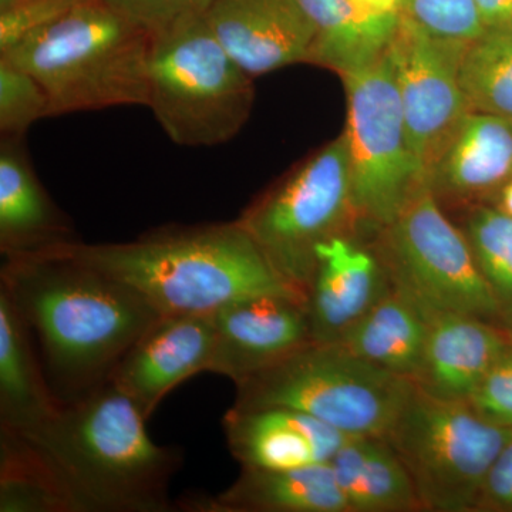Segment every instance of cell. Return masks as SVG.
<instances>
[{
	"mask_svg": "<svg viewBox=\"0 0 512 512\" xmlns=\"http://www.w3.org/2000/svg\"><path fill=\"white\" fill-rule=\"evenodd\" d=\"M467 45L431 36L399 16L387 50L407 136L426 183L441 151L470 111L460 84Z\"/></svg>",
	"mask_w": 512,
	"mask_h": 512,
	"instance_id": "obj_11",
	"label": "cell"
},
{
	"mask_svg": "<svg viewBox=\"0 0 512 512\" xmlns=\"http://www.w3.org/2000/svg\"><path fill=\"white\" fill-rule=\"evenodd\" d=\"M477 512H512V437L484 478Z\"/></svg>",
	"mask_w": 512,
	"mask_h": 512,
	"instance_id": "obj_33",
	"label": "cell"
},
{
	"mask_svg": "<svg viewBox=\"0 0 512 512\" xmlns=\"http://www.w3.org/2000/svg\"><path fill=\"white\" fill-rule=\"evenodd\" d=\"M359 2L384 13H397L400 5V0H359Z\"/></svg>",
	"mask_w": 512,
	"mask_h": 512,
	"instance_id": "obj_36",
	"label": "cell"
},
{
	"mask_svg": "<svg viewBox=\"0 0 512 512\" xmlns=\"http://www.w3.org/2000/svg\"><path fill=\"white\" fill-rule=\"evenodd\" d=\"M394 288L427 315L458 313L501 326L504 311L460 227L424 185L389 225L367 239Z\"/></svg>",
	"mask_w": 512,
	"mask_h": 512,
	"instance_id": "obj_9",
	"label": "cell"
},
{
	"mask_svg": "<svg viewBox=\"0 0 512 512\" xmlns=\"http://www.w3.org/2000/svg\"><path fill=\"white\" fill-rule=\"evenodd\" d=\"M43 252L99 269L140 293L161 315L212 316L256 295L303 298L276 274L238 220L168 225L117 244L76 239L37 254Z\"/></svg>",
	"mask_w": 512,
	"mask_h": 512,
	"instance_id": "obj_2",
	"label": "cell"
},
{
	"mask_svg": "<svg viewBox=\"0 0 512 512\" xmlns=\"http://www.w3.org/2000/svg\"><path fill=\"white\" fill-rule=\"evenodd\" d=\"M312 23L309 62L340 77L365 69L389 50L399 13H384L359 0H296Z\"/></svg>",
	"mask_w": 512,
	"mask_h": 512,
	"instance_id": "obj_21",
	"label": "cell"
},
{
	"mask_svg": "<svg viewBox=\"0 0 512 512\" xmlns=\"http://www.w3.org/2000/svg\"><path fill=\"white\" fill-rule=\"evenodd\" d=\"M235 387L231 409L285 407L348 436L382 439L414 383L360 359L339 343L311 342Z\"/></svg>",
	"mask_w": 512,
	"mask_h": 512,
	"instance_id": "obj_6",
	"label": "cell"
},
{
	"mask_svg": "<svg viewBox=\"0 0 512 512\" xmlns=\"http://www.w3.org/2000/svg\"><path fill=\"white\" fill-rule=\"evenodd\" d=\"M501 328L505 330L508 338L512 340V313L511 315L505 316L503 323H501Z\"/></svg>",
	"mask_w": 512,
	"mask_h": 512,
	"instance_id": "obj_37",
	"label": "cell"
},
{
	"mask_svg": "<svg viewBox=\"0 0 512 512\" xmlns=\"http://www.w3.org/2000/svg\"><path fill=\"white\" fill-rule=\"evenodd\" d=\"M25 138L0 143V251L29 255L76 241L72 221L53 202L30 163Z\"/></svg>",
	"mask_w": 512,
	"mask_h": 512,
	"instance_id": "obj_20",
	"label": "cell"
},
{
	"mask_svg": "<svg viewBox=\"0 0 512 512\" xmlns=\"http://www.w3.org/2000/svg\"><path fill=\"white\" fill-rule=\"evenodd\" d=\"M348 99L353 205L359 237L369 239L427 185L414 157L389 53L342 77Z\"/></svg>",
	"mask_w": 512,
	"mask_h": 512,
	"instance_id": "obj_10",
	"label": "cell"
},
{
	"mask_svg": "<svg viewBox=\"0 0 512 512\" xmlns=\"http://www.w3.org/2000/svg\"><path fill=\"white\" fill-rule=\"evenodd\" d=\"M205 19L228 55L254 79L309 62L315 32L296 0H214Z\"/></svg>",
	"mask_w": 512,
	"mask_h": 512,
	"instance_id": "obj_14",
	"label": "cell"
},
{
	"mask_svg": "<svg viewBox=\"0 0 512 512\" xmlns=\"http://www.w3.org/2000/svg\"><path fill=\"white\" fill-rule=\"evenodd\" d=\"M487 28L512 25V0H477Z\"/></svg>",
	"mask_w": 512,
	"mask_h": 512,
	"instance_id": "obj_34",
	"label": "cell"
},
{
	"mask_svg": "<svg viewBox=\"0 0 512 512\" xmlns=\"http://www.w3.org/2000/svg\"><path fill=\"white\" fill-rule=\"evenodd\" d=\"M460 214L457 225L505 318L512 313V218L490 204L474 205Z\"/></svg>",
	"mask_w": 512,
	"mask_h": 512,
	"instance_id": "obj_27",
	"label": "cell"
},
{
	"mask_svg": "<svg viewBox=\"0 0 512 512\" xmlns=\"http://www.w3.org/2000/svg\"><path fill=\"white\" fill-rule=\"evenodd\" d=\"M460 84L470 111L512 120V25L485 28L468 43Z\"/></svg>",
	"mask_w": 512,
	"mask_h": 512,
	"instance_id": "obj_26",
	"label": "cell"
},
{
	"mask_svg": "<svg viewBox=\"0 0 512 512\" xmlns=\"http://www.w3.org/2000/svg\"><path fill=\"white\" fill-rule=\"evenodd\" d=\"M390 289L389 275L367 239L339 235L320 245L306 293L313 340L338 343Z\"/></svg>",
	"mask_w": 512,
	"mask_h": 512,
	"instance_id": "obj_15",
	"label": "cell"
},
{
	"mask_svg": "<svg viewBox=\"0 0 512 512\" xmlns=\"http://www.w3.org/2000/svg\"><path fill=\"white\" fill-rule=\"evenodd\" d=\"M23 2V0H0V10L8 9L10 6L16 5V3Z\"/></svg>",
	"mask_w": 512,
	"mask_h": 512,
	"instance_id": "obj_38",
	"label": "cell"
},
{
	"mask_svg": "<svg viewBox=\"0 0 512 512\" xmlns=\"http://www.w3.org/2000/svg\"><path fill=\"white\" fill-rule=\"evenodd\" d=\"M215 352L211 373L234 384L292 355L312 338L305 299L296 295H256L215 312Z\"/></svg>",
	"mask_w": 512,
	"mask_h": 512,
	"instance_id": "obj_12",
	"label": "cell"
},
{
	"mask_svg": "<svg viewBox=\"0 0 512 512\" xmlns=\"http://www.w3.org/2000/svg\"><path fill=\"white\" fill-rule=\"evenodd\" d=\"M50 117L47 94L32 74L0 56V133L25 138L36 121Z\"/></svg>",
	"mask_w": 512,
	"mask_h": 512,
	"instance_id": "obj_28",
	"label": "cell"
},
{
	"mask_svg": "<svg viewBox=\"0 0 512 512\" xmlns=\"http://www.w3.org/2000/svg\"><path fill=\"white\" fill-rule=\"evenodd\" d=\"M494 205L512 218V178L501 190Z\"/></svg>",
	"mask_w": 512,
	"mask_h": 512,
	"instance_id": "obj_35",
	"label": "cell"
},
{
	"mask_svg": "<svg viewBox=\"0 0 512 512\" xmlns=\"http://www.w3.org/2000/svg\"><path fill=\"white\" fill-rule=\"evenodd\" d=\"M32 346V332L0 292V426L30 434L62 409Z\"/></svg>",
	"mask_w": 512,
	"mask_h": 512,
	"instance_id": "obj_22",
	"label": "cell"
},
{
	"mask_svg": "<svg viewBox=\"0 0 512 512\" xmlns=\"http://www.w3.org/2000/svg\"><path fill=\"white\" fill-rule=\"evenodd\" d=\"M147 420L109 382L22 436L52 460L82 512L173 511L168 487L183 457L154 443Z\"/></svg>",
	"mask_w": 512,
	"mask_h": 512,
	"instance_id": "obj_3",
	"label": "cell"
},
{
	"mask_svg": "<svg viewBox=\"0 0 512 512\" xmlns=\"http://www.w3.org/2000/svg\"><path fill=\"white\" fill-rule=\"evenodd\" d=\"M0 512H82L52 460L33 441L2 426Z\"/></svg>",
	"mask_w": 512,
	"mask_h": 512,
	"instance_id": "obj_25",
	"label": "cell"
},
{
	"mask_svg": "<svg viewBox=\"0 0 512 512\" xmlns=\"http://www.w3.org/2000/svg\"><path fill=\"white\" fill-rule=\"evenodd\" d=\"M350 512H417L419 497L386 440L353 437L330 460Z\"/></svg>",
	"mask_w": 512,
	"mask_h": 512,
	"instance_id": "obj_24",
	"label": "cell"
},
{
	"mask_svg": "<svg viewBox=\"0 0 512 512\" xmlns=\"http://www.w3.org/2000/svg\"><path fill=\"white\" fill-rule=\"evenodd\" d=\"M238 222L282 281L306 301L320 245L359 235L345 134L266 188Z\"/></svg>",
	"mask_w": 512,
	"mask_h": 512,
	"instance_id": "obj_7",
	"label": "cell"
},
{
	"mask_svg": "<svg viewBox=\"0 0 512 512\" xmlns=\"http://www.w3.org/2000/svg\"><path fill=\"white\" fill-rule=\"evenodd\" d=\"M466 403L488 423L512 429V340Z\"/></svg>",
	"mask_w": 512,
	"mask_h": 512,
	"instance_id": "obj_31",
	"label": "cell"
},
{
	"mask_svg": "<svg viewBox=\"0 0 512 512\" xmlns=\"http://www.w3.org/2000/svg\"><path fill=\"white\" fill-rule=\"evenodd\" d=\"M87 0H23L0 10V52Z\"/></svg>",
	"mask_w": 512,
	"mask_h": 512,
	"instance_id": "obj_32",
	"label": "cell"
},
{
	"mask_svg": "<svg viewBox=\"0 0 512 512\" xmlns=\"http://www.w3.org/2000/svg\"><path fill=\"white\" fill-rule=\"evenodd\" d=\"M511 437L512 429L481 419L467 403L414 386L382 439L412 478L421 511L477 512L484 478Z\"/></svg>",
	"mask_w": 512,
	"mask_h": 512,
	"instance_id": "obj_8",
	"label": "cell"
},
{
	"mask_svg": "<svg viewBox=\"0 0 512 512\" xmlns=\"http://www.w3.org/2000/svg\"><path fill=\"white\" fill-rule=\"evenodd\" d=\"M187 512H350L332 464L262 470L242 467L217 495H191L175 503Z\"/></svg>",
	"mask_w": 512,
	"mask_h": 512,
	"instance_id": "obj_19",
	"label": "cell"
},
{
	"mask_svg": "<svg viewBox=\"0 0 512 512\" xmlns=\"http://www.w3.org/2000/svg\"><path fill=\"white\" fill-rule=\"evenodd\" d=\"M429 319L414 386L436 399L466 403L511 339L501 326L474 316L433 313Z\"/></svg>",
	"mask_w": 512,
	"mask_h": 512,
	"instance_id": "obj_18",
	"label": "cell"
},
{
	"mask_svg": "<svg viewBox=\"0 0 512 512\" xmlns=\"http://www.w3.org/2000/svg\"><path fill=\"white\" fill-rule=\"evenodd\" d=\"M114 12L146 32L160 35L187 20L207 15L214 0H103Z\"/></svg>",
	"mask_w": 512,
	"mask_h": 512,
	"instance_id": "obj_30",
	"label": "cell"
},
{
	"mask_svg": "<svg viewBox=\"0 0 512 512\" xmlns=\"http://www.w3.org/2000/svg\"><path fill=\"white\" fill-rule=\"evenodd\" d=\"M0 292L42 346L63 404L110 382L114 367L161 313L130 286L56 254L3 256Z\"/></svg>",
	"mask_w": 512,
	"mask_h": 512,
	"instance_id": "obj_1",
	"label": "cell"
},
{
	"mask_svg": "<svg viewBox=\"0 0 512 512\" xmlns=\"http://www.w3.org/2000/svg\"><path fill=\"white\" fill-rule=\"evenodd\" d=\"M222 427L232 457L242 467L262 470L330 463L353 439L325 421L285 407L229 409Z\"/></svg>",
	"mask_w": 512,
	"mask_h": 512,
	"instance_id": "obj_17",
	"label": "cell"
},
{
	"mask_svg": "<svg viewBox=\"0 0 512 512\" xmlns=\"http://www.w3.org/2000/svg\"><path fill=\"white\" fill-rule=\"evenodd\" d=\"M429 325V315L392 285L338 343L360 359L413 382L423 360Z\"/></svg>",
	"mask_w": 512,
	"mask_h": 512,
	"instance_id": "obj_23",
	"label": "cell"
},
{
	"mask_svg": "<svg viewBox=\"0 0 512 512\" xmlns=\"http://www.w3.org/2000/svg\"><path fill=\"white\" fill-rule=\"evenodd\" d=\"M151 37L103 0H87L0 52L32 74L50 117L146 106Z\"/></svg>",
	"mask_w": 512,
	"mask_h": 512,
	"instance_id": "obj_4",
	"label": "cell"
},
{
	"mask_svg": "<svg viewBox=\"0 0 512 512\" xmlns=\"http://www.w3.org/2000/svg\"><path fill=\"white\" fill-rule=\"evenodd\" d=\"M214 352V315H161L121 357L110 383L148 419L171 390L210 372Z\"/></svg>",
	"mask_w": 512,
	"mask_h": 512,
	"instance_id": "obj_13",
	"label": "cell"
},
{
	"mask_svg": "<svg viewBox=\"0 0 512 512\" xmlns=\"http://www.w3.org/2000/svg\"><path fill=\"white\" fill-rule=\"evenodd\" d=\"M512 178V120L468 111L427 177L444 211L494 205Z\"/></svg>",
	"mask_w": 512,
	"mask_h": 512,
	"instance_id": "obj_16",
	"label": "cell"
},
{
	"mask_svg": "<svg viewBox=\"0 0 512 512\" xmlns=\"http://www.w3.org/2000/svg\"><path fill=\"white\" fill-rule=\"evenodd\" d=\"M400 18L439 39L471 43L485 26L477 0H400Z\"/></svg>",
	"mask_w": 512,
	"mask_h": 512,
	"instance_id": "obj_29",
	"label": "cell"
},
{
	"mask_svg": "<svg viewBox=\"0 0 512 512\" xmlns=\"http://www.w3.org/2000/svg\"><path fill=\"white\" fill-rule=\"evenodd\" d=\"M252 80L205 16L151 36L147 107L178 146H220L237 136L254 104Z\"/></svg>",
	"mask_w": 512,
	"mask_h": 512,
	"instance_id": "obj_5",
	"label": "cell"
}]
</instances>
